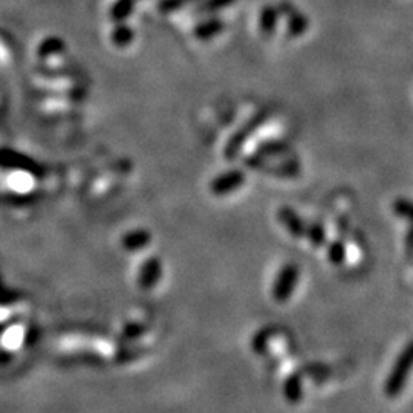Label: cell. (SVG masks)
<instances>
[{
	"instance_id": "obj_1",
	"label": "cell",
	"mask_w": 413,
	"mask_h": 413,
	"mask_svg": "<svg viewBox=\"0 0 413 413\" xmlns=\"http://www.w3.org/2000/svg\"><path fill=\"white\" fill-rule=\"evenodd\" d=\"M413 369V340L405 344V348L398 355L396 362L390 371L385 382V394L390 398L400 395L409 378V373Z\"/></svg>"
},
{
	"instance_id": "obj_2",
	"label": "cell",
	"mask_w": 413,
	"mask_h": 413,
	"mask_svg": "<svg viewBox=\"0 0 413 413\" xmlns=\"http://www.w3.org/2000/svg\"><path fill=\"white\" fill-rule=\"evenodd\" d=\"M244 164L248 169L256 170V171H265L268 175L280 176V178H296L302 174V164L296 158H285V160L271 164L267 158L254 153L251 156H246L244 160Z\"/></svg>"
},
{
	"instance_id": "obj_3",
	"label": "cell",
	"mask_w": 413,
	"mask_h": 413,
	"mask_svg": "<svg viewBox=\"0 0 413 413\" xmlns=\"http://www.w3.org/2000/svg\"><path fill=\"white\" fill-rule=\"evenodd\" d=\"M268 117H269L268 110L262 109L258 112V114H254L251 117V119H248V121L231 137L227 147H225V158H227V160H235L240 150H242V147L245 146L246 140L253 137V135L258 132V129L262 124L267 123Z\"/></svg>"
},
{
	"instance_id": "obj_4",
	"label": "cell",
	"mask_w": 413,
	"mask_h": 413,
	"mask_svg": "<svg viewBox=\"0 0 413 413\" xmlns=\"http://www.w3.org/2000/svg\"><path fill=\"white\" fill-rule=\"evenodd\" d=\"M300 279V268L294 262L283 265L273 283V298L276 302L285 303L294 292L297 282Z\"/></svg>"
},
{
	"instance_id": "obj_5",
	"label": "cell",
	"mask_w": 413,
	"mask_h": 413,
	"mask_svg": "<svg viewBox=\"0 0 413 413\" xmlns=\"http://www.w3.org/2000/svg\"><path fill=\"white\" fill-rule=\"evenodd\" d=\"M245 179L246 176L242 170H228L214 179L212 184V192L217 194V196H224V194H228L240 189L245 184Z\"/></svg>"
},
{
	"instance_id": "obj_6",
	"label": "cell",
	"mask_w": 413,
	"mask_h": 413,
	"mask_svg": "<svg viewBox=\"0 0 413 413\" xmlns=\"http://www.w3.org/2000/svg\"><path fill=\"white\" fill-rule=\"evenodd\" d=\"M277 219L282 224V227L287 230L292 237L300 239L305 237L306 233V222L298 216L294 208L291 207H282L277 212Z\"/></svg>"
},
{
	"instance_id": "obj_7",
	"label": "cell",
	"mask_w": 413,
	"mask_h": 413,
	"mask_svg": "<svg viewBox=\"0 0 413 413\" xmlns=\"http://www.w3.org/2000/svg\"><path fill=\"white\" fill-rule=\"evenodd\" d=\"M280 20V11L277 8V5H265L264 8L259 12V19H258V25H259V31L260 34L269 39L276 34L277 25H279Z\"/></svg>"
},
{
	"instance_id": "obj_8",
	"label": "cell",
	"mask_w": 413,
	"mask_h": 413,
	"mask_svg": "<svg viewBox=\"0 0 413 413\" xmlns=\"http://www.w3.org/2000/svg\"><path fill=\"white\" fill-rule=\"evenodd\" d=\"M292 146L285 140H268L258 146L256 153L267 158V160H276V158H285L291 155Z\"/></svg>"
},
{
	"instance_id": "obj_9",
	"label": "cell",
	"mask_w": 413,
	"mask_h": 413,
	"mask_svg": "<svg viewBox=\"0 0 413 413\" xmlns=\"http://www.w3.org/2000/svg\"><path fill=\"white\" fill-rule=\"evenodd\" d=\"M288 24H287V35L289 39H298L302 37L307 28H310V19H307L306 14L302 11L294 10L291 14H288Z\"/></svg>"
},
{
	"instance_id": "obj_10",
	"label": "cell",
	"mask_w": 413,
	"mask_h": 413,
	"mask_svg": "<svg viewBox=\"0 0 413 413\" xmlns=\"http://www.w3.org/2000/svg\"><path fill=\"white\" fill-rule=\"evenodd\" d=\"M302 395H303L302 377H300V375H291V377L285 381V386H283L285 400L291 404H297L300 400H302Z\"/></svg>"
},
{
	"instance_id": "obj_11",
	"label": "cell",
	"mask_w": 413,
	"mask_h": 413,
	"mask_svg": "<svg viewBox=\"0 0 413 413\" xmlns=\"http://www.w3.org/2000/svg\"><path fill=\"white\" fill-rule=\"evenodd\" d=\"M305 237L310 240V244L315 248H320L326 242V230L320 222H312L306 225Z\"/></svg>"
},
{
	"instance_id": "obj_12",
	"label": "cell",
	"mask_w": 413,
	"mask_h": 413,
	"mask_svg": "<svg viewBox=\"0 0 413 413\" xmlns=\"http://www.w3.org/2000/svg\"><path fill=\"white\" fill-rule=\"evenodd\" d=\"M392 210L398 217H401V219H405L410 224H413V201L405 198H398L394 201Z\"/></svg>"
},
{
	"instance_id": "obj_13",
	"label": "cell",
	"mask_w": 413,
	"mask_h": 413,
	"mask_svg": "<svg viewBox=\"0 0 413 413\" xmlns=\"http://www.w3.org/2000/svg\"><path fill=\"white\" fill-rule=\"evenodd\" d=\"M328 259L332 265H342L344 259H346V248L340 240H334L332 244L328 246Z\"/></svg>"
},
{
	"instance_id": "obj_14",
	"label": "cell",
	"mask_w": 413,
	"mask_h": 413,
	"mask_svg": "<svg viewBox=\"0 0 413 413\" xmlns=\"http://www.w3.org/2000/svg\"><path fill=\"white\" fill-rule=\"evenodd\" d=\"M222 22L219 20H210L205 22V24H202L201 26H198V35L201 39H208V37H213L216 34H219L222 31Z\"/></svg>"
},
{
	"instance_id": "obj_15",
	"label": "cell",
	"mask_w": 413,
	"mask_h": 413,
	"mask_svg": "<svg viewBox=\"0 0 413 413\" xmlns=\"http://www.w3.org/2000/svg\"><path fill=\"white\" fill-rule=\"evenodd\" d=\"M236 0H207L205 3V11H217L222 8H227L231 3H235Z\"/></svg>"
},
{
	"instance_id": "obj_16",
	"label": "cell",
	"mask_w": 413,
	"mask_h": 413,
	"mask_svg": "<svg viewBox=\"0 0 413 413\" xmlns=\"http://www.w3.org/2000/svg\"><path fill=\"white\" fill-rule=\"evenodd\" d=\"M405 245H407V250L413 251V224H412V227H410V230L407 233V239H405Z\"/></svg>"
}]
</instances>
